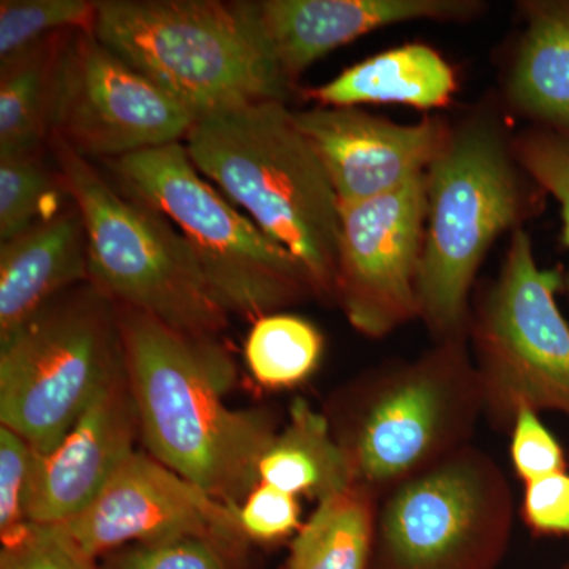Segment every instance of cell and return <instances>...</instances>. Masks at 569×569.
Segmentation results:
<instances>
[{"instance_id": "obj_29", "label": "cell", "mask_w": 569, "mask_h": 569, "mask_svg": "<svg viewBox=\"0 0 569 569\" xmlns=\"http://www.w3.org/2000/svg\"><path fill=\"white\" fill-rule=\"evenodd\" d=\"M516 156L527 173L560 204L561 242L569 249V140L550 130H526L515 138ZM569 290V277L567 279Z\"/></svg>"}, {"instance_id": "obj_19", "label": "cell", "mask_w": 569, "mask_h": 569, "mask_svg": "<svg viewBox=\"0 0 569 569\" xmlns=\"http://www.w3.org/2000/svg\"><path fill=\"white\" fill-rule=\"evenodd\" d=\"M458 91L455 70L440 52L408 43L348 67L335 80L307 89L318 107L399 103L429 111L448 107Z\"/></svg>"}, {"instance_id": "obj_2", "label": "cell", "mask_w": 569, "mask_h": 569, "mask_svg": "<svg viewBox=\"0 0 569 569\" xmlns=\"http://www.w3.org/2000/svg\"><path fill=\"white\" fill-rule=\"evenodd\" d=\"M427 228L419 320L436 342L468 337L471 290L498 236L542 211L545 189L520 164L515 138L485 108L451 122L426 171Z\"/></svg>"}, {"instance_id": "obj_11", "label": "cell", "mask_w": 569, "mask_h": 569, "mask_svg": "<svg viewBox=\"0 0 569 569\" xmlns=\"http://www.w3.org/2000/svg\"><path fill=\"white\" fill-rule=\"evenodd\" d=\"M426 174L372 200L340 204L335 301L348 323L383 339L419 318Z\"/></svg>"}, {"instance_id": "obj_26", "label": "cell", "mask_w": 569, "mask_h": 569, "mask_svg": "<svg viewBox=\"0 0 569 569\" xmlns=\"http://www.w3.org/2000/svg\"><path fill=\"white\" fill-rule=\"evenodd\" d=\"M242 546L204 535L138 542L104 556L102 569H238Z\"/></svg>"}, {"instance_id": "obj_32", "label": "cell", "mask_w": 569, "mask_h": 569, "mask_svg": "<svg viewBox=\"0 0 569 569\" xmlns=\"http://www.w3.org/2000/svg\"><path fill=\"white\" fill-rule=\"evenodd\" d=\"M520 516L533 533L569 538V471L526 482Z\"/></svg>"}, {"instance_id": "obj_6", "label": "cell", "mask_w": 569, "mask_h": 569, "mask_svg": "<svg viewBox=\"0 0 569 569\" xmlns=\"http://www.w3.org/2000/svg\"><path fill=\"white\" fill-rule=\"evenodd\" d=\"M108 163L123 192L163 213L181 231L228 316L257 321L318 299L306 266L204 181L182 142Z\"/></svg>"}, {"instance_id": "obj_9", "label": "cell", "mask_w": 569, "mask_h": 569, "mask_svg": "<svg viewBox=\"0 0 569 569\" xmlns=\"http://www.w3.org/2000/svg\"><path fill=\"white\" fill-rule=\"evenodd\" d=\"M565 283L560 269L539 268L519 228L500 274L471 301L468 346L498 432H511L522 408L569 418V323L557 305Z\"/></svg>"}, {"instance_id": "obj_33", "label": "cell", "mask_w": 569, "mask_h": 569, "mask_svg": "<svg viewBox=\"0 0 569 569\" xmlns=\"http://www.w3.org/2000/svg\"><path fill=\"white\" fill-rule=\"evenodd\" d=\"M559 569H569V559H568L567 563L561 565V567Z\"/></svg>"}, {"instance_id": "obj_4", "label": "cell", "mask_w": 569, "mask_h": 569, "mask_svg": "<svg viewBox=\"0 0 569 569\" xmlns=\"http://www.w3.org/2000/svg\"><path fill=\"white\" fill-rule=\"evenodd\" d=\"M325 413L355 485L385 496L471 445L485 408L468 337L362 373Z\"/></svg>"}, {"instance_id": "obj_30", "label": "cell", "mask_w": 569, "mask_h": 569, "mask_svg": "<svg viewBox=\"0 0 569 569\" xmlns=\"http://www.w3.org/2000/svg\"><path fill=\"white\" fill-rule=\"evenodd\" d=\"M509 458L516 477L526 485L535 479L568 471V452L530 408L519 410L511 429Z\"/></svg>"}, {"instance_id": "obj_7", "label": "cell", "mask_w": 569, "mask_h": 569, "mask_svg": "<svg viewBox=\"0 0 569 569\" xmlns=\"http://www.w3.org/2000/svg\"><path fill=\"white\" fill-rule=\"evenodd\" d=\"M63 189L88 234L91 282L119 306L149 313L176 331L219 337L230 316L213 298L189 242L163 213L118 190L91 160L48 142Z\"/></svg>"}, {"instance_id": "obj_22", "label": "cell", "mask_w": 569, "mask_h": 569, "mask_svg": "<svg viewBox=\"0 0 569 569\" xmlns=\"http://www.w3.org/2000/svg\"><path fill=\"white\" fill-rule=\"evenodd\" d=\"M378 500L353 485L318 501L291 542L288 569H370Z\"/></svg>"}, {"instance_id": "obj_34", "label": "cell", "mask_w": 569, "mask_h": 569, "mask_svg": "<svg viewBox=\"0 0 569 569\" xmlns=\"http://www.w3.org/2000/svg\"><path fill=\"white\" fill-rule=\"evenodd\" d=\"M568 459H569V452H568Z\"/></svg>"}, {"instance_id": "obj_18", "label": "cell", "mask_w": 569, "mask_h": 569, "mask_svg": "<svg viewBox=\"0 0 569 569\" xmlns=\"http://www.w3.org/2000/svg\"><path fill=\"white\" fill-rule=\"evenodd\" d=\"M523 31L507 74L519 114L569 140V0L519 2Z\"/></svg>"}, {"instance_id": "obj_14", "label": "cell", "mask_w": 569, "mask_h": 569, "mask_svg": "<svg viewBox=\"0 0 569 569\" xmlns=\"http://www.w3.org/2000/svg\"><path fill=\"white\" fill-rule=\"evenodd\" d=\"M295 121L323 164L339 204L372 200L426 174L451 130L440 116L400 126L359 107L295 111Z\"/></svg>"}, {"instance_id": "obj_31", "label": "cell", "mask_w": 569, "mask_h": 569, "mask_svg": "<svg viewBox=\"0 0 569 569\" xmlns=\"http://www.w3.org/2000/svg\"><path fill=\"white\" fill-rule=\"evenodd\" d=\"M239 529L247 539L277 542L301 529L298 496L260 482L236 509Z\"/></svg>"}, {"instance_id": "obj_20", "label": "cell", "mask_w": 569, "mask_h": 569, "mask_svg": "<svg viewBox=\"0 0 569 569\" xmlns=\"http://www.w3.org/2000/svg\"><path fill=\"white\" fill-rule=\"evenodd\" d=\"M77 32L54 33L0 61V156L48 148L63 59Z\"/></svg>"}, {"instance_id": "obj_15", "label": "cell", "mask_w": 569, "mask_h": 569, "mask_svg": "<svg viewBox=\"0 0 569 569\" xmlns=\"http://www.w3.org/2000/svg\"><path fill=\"white\" fill-rule=\"evenodd\" d=\"M250 26L291 86L328 52L366 33L410 21L473 20L478 0H239Z\"/></svg>"}, {"instance_id": "obj_17", "label": "cell", "mask_w": 569, "mask_h": 569, "mask_svg": "<svg viewBox=\"0 0 569 569\" xmlns=\"http://www.w3.org/2000/svg\"><path fill=\"white\" fill-rule=\"evenodd\" d=\"M84 282H91L88 234L70 200L0 244V343L52 298Z\"/></svg>"}, {"instance_id": "obj_1", "label": "cell", "mask_w": 569, "mask_h": 569, "mask_svg": "<svg viewBox=\"0 0 569 569\" xmlns=\"http://www.w3.org/2000/svg\"><path fill=\"white\" fill-rule=\"evenodd\" d=\"M127 378L148 455L238 509L260 485V462L279 432L263 410L224 402L236 365L219 337L176 331L119 306Z\"/></svg>"}, {"instance_id": "obj_12", "label": "cell", "mask_w": 569, "mask_h": 569, "mask_svg": "<svg viewBox=\"0 0 569 569\" xmlns=\"http://www.w3.org/2000/svg\"><path fill=\"white\" fill-rule=\"evenodd\" d=\"M193 123L182 104L93 32L74 33L63 59L51 138L86 159L111 160L181 142Z\"/></svg>"}, {"instance_id": "obj_5", "label": "cell", "mask_w": 569, "mask_h": 569, "mask_svg": "<svg viewBox=\"0 0 569 569\" xmlns=\"http://www.w3.org/2000/svg\"><path fill=\"white\" fill-rule=\"evenodd\" d=\"M93 36L194 121L295 91L233 2L99 0Z\"/></svg>"}, {"instance_id": "obj_27", "label": "cell", "mask_w": 569, "mask_h": 569, "mask_svg": "<svg viewBox=\"0 0 569 569\" xmlns=\"http://www.w3.org/2000/svg\"><path fill=\"white\" fill-rule=\"evenodd\" d=\"M41 455L20 433L0 427V538L17 537L33 522Z\"/></svg>"}, {"instance_id": "obj_23", "label": "cell", "mask_w": 569, "mask_h": 569, "mask_svg": "<svg viewBox=\"0 0 569 569\" xmlns=\"http://www.w3.org/2000/svg\"><path fill=\"white\" fill-rule=\"evenodd\" d=\"M325 340L310 321L291 313H269L253 321L246 361L261 387L295 388L316 372Z\"/></svg>"}, {"instance_id": "obj_13", "label": "cell", "mask_w": 569, "mask_h": 569, "mask_svg": "<svg viewBox=\"0 0 569 569\" xmlns=\"http://www.w3.org/2000/svg\"><path fill=\"white\" fill-rule=\"evenodd\" d=\"M93 559L138 542L204 535L246 542L236 509L134 451L77 518L59 523Z\"/></svg>"}, {"instance_id": "obj_21", "label": "cell", "mask_w": 569, "mask_h": 569, "mask_svg": "<svg viewBox=\"0 0 569 569\" xmlns=\"http://www.w3.org/2000/svg\"><path fill=\"white\" fill-rule=\"evenodd\" d=\"M260 482L318 501L353 486L350 463L325 411L291 402L288 421L260 462Z\"/></svg>"}, {"instance_id": "obj_28", "label": "cell", "mask_w": 569, "mask_h": 569, "mask_svg": "<svg viewBox=\"0 0 569 569\" xmlns=\"http://www.w3.org/2000/svg\"><path fill=\"white\" fill-rule=\"evenodd\" d=\"M0 569H102L59 523L32 522L2 541Z\"/></svg>"}, {"instance_id": "obj_24", "label": "cell", "mask_w": 569, "mask_h": 569, "mask_svg": "<svg viewBox=\"0 0 569 569\" xmlns=\"http://www.w3.org/2000/svg\"><path fill=\"white\" fill-rule=\"evenodd\" d=\"M43 151L0 156V239L9 241L26 228L54 216L69 198L58 168Z\"/></svg>"}, {"instance_id": "obj_16", "label": "cell", "mask_w": 569, "mask_h": 569, "mask_svg": "<svg viewBox=\"0 0 569 569\" xmlns=\"http://www.w3.org/2000/svg\"><path fill=\"white\" fill-rule=\"evenodd\" d=\"M140 437L127 369L108 381L47 456H41L32 520L66 523L77 518L130 456Z\"/></svg>"}, {"instance_id": "obj_10", "label": "cell", "mask_w": 569, "mask_h": 569, "mask_svg": "<svg viewBox=\"0 0 569 569\" xmlns=\"http://www.w3.org/2000/svg\"><path fill=\"white\" fill-rule=\"evenodd\" d=\"M512 526L507 475L468 445L380 497L370 569H496Z\"/></svg>"}, {"instance_id": "obj_25", "label": "cell", "mask_w": 569, "mask_h": 569, "mask_svg": "<svg viewBox=\"0 0 569 569\" xmlns=\"http://www.w3.org/2000/svg\"><path fill=\"white\" fill-rule=\"evenodd\" d=\"M97 13L99 0H2L0 61L54 33L93 32Z\"/></svg>"}, {"instance_id": "obj_8", "label": "cell", "mask_w": 569, "mask_h": 569, "mask_svg": "<svg viewBox=\"0 0 569 569\" xmlns=\"http://www.w3.org/2000/svg\"><path fill=\"white\" fill-rule=\"evenodd\" d=\"M123 367L118 305L74 284L0 343V422L47 456Z\"/></svg>"}, {"instance_id": "obj_3", "label": "cell", "mask_w": 569, "mask_h": 569, "mask_svg": "<svg viewBox=\"0 0 569 569\" xmlns=\"http://www.w3.org/2000/svg\"><path fill=\"white\" fill-rule=\"evenodd\" d=\"M183 146L201 176L306 266L318 299H335L339 198L295 111L268 100L204 116Z\"/></svg>"}]
</instances>
